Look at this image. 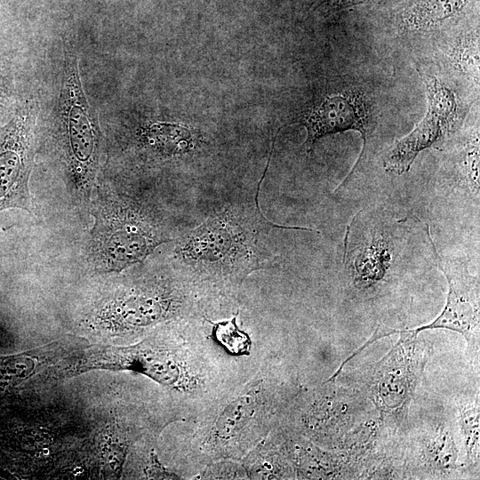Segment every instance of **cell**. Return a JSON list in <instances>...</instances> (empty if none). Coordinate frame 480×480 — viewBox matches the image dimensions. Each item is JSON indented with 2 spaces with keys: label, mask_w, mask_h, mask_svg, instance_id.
Segmentation results:
<instances>
[{
  "label": "cell",
  "mask_w": 480,
  "mask_h": 480,
  "mask_svg": "<svg viewBox=\"0 0 480 480\" xmlns=\"http://www.w3.org/2000/svg\"><path fill=\"white\" fill-rule=\"evenodd\" d=\"M268 164L269 159L252 199L225 207L180 237L175 244L177 271L214 300L233 299L250 274L268 268L276 260L272 232H318L276 224L263 214L258 196Z\"/></svg>",
  "instance_id": "6da1fadb"
},
{
  "label": "cell",
  "mask_w": 480,
  "mask_h": 480,
  "mask_svg": "<svg viewBox=\"0 0 480 480\" xmlns=\"http://www.w3.org/2000/svg\"><path fill=\"white\" fill-rule=\"evenodd\" d=\"M284 383L270 364L218 394L184 420L180 459L196 476L207 465L241 461L281 421L286 407Z\"/></svg>",
  "instance_id": "7a4b0ae2"
},
{
  "label": "cell",
  "mask_w": 480,
  "mask_h": 480,
  "mask_svg": "<svg viewBox=\"0 0 480 480\" xmlns=\"http://www.w3.org/2000/svg\"><path fill=\"white\" fill-rule=\"evenodd\" d=\"M93 216L90 253L101 271H120L140 262L168 241L154 214L131 197L101 196Z\"/></svg>",
  "instance_id": "3957f363"
},
{
  "label": "cell",
  "mask_w": 480,
  "mask_h": 480,
  "mask_svg": "<svg viewBox=\"0 0 480 480\" xmlns=\"http://www.w3.org/2000/svg\"><path fill=\"white\" fill-rule=\"evenodd\" d=\"M58 104L59 137L74 196L81 202L90 196L102 154V135L95 111L80 80L76 57L65 61Z\"/></svg>",
  "instance_id": "277c9868"
},
{
  "label": "cell",
  "mask_w": 480,
  "mask_h": 480,
  "mask_svg": "<svg viewBox=\"0 0 480 480\" xmlns=\"http://www.w3.org/2000/svg\"><path fill=\"white\" fill-rule=\"evenodd\" d=\"M36 116V104L27 100L0 127V212L12 208L31 212L28 182Z\"/></svg>",
  "instance_id": "5b68a950"
},
{
  "label": "cell",
  "mask_w": 480,
  "mask_h": 480,
  "mask_svg": "<svg viewBox=\"0 0 480 480\" xmlns=\"http://www.w3.org/2000/svg\"><path fill=\"white\" fill-rule=\"evenodd\" d=\"M425 232L437 268L448 282V294L442 313L430 324L414 329L402 330L409 336L416 337L425 330L446 329L457 332L468 340L473 349L478 348L479 341V279L468 269L462 259L446 258L436 247L428 224Z\"/></svg>",
  "instance_id": "8992f818"
},
{
  "label": "cell",
  "mask_w": 480,
  "mask_h": 480,
  "mask_svg": "<svg viewBox=\"0 0 480 480\" xmlns=\"http://www.w3.org/2000/svg\"><path fill=\"white\" fill-rule=\"evenodd\" d=\"M300 123L307 131L305 147L308 153H311L317 140L324 136L350 130L360 133L363 140L360 155L348 176L337 188H339L361 163L367 138L374 127L368 99L357 91H340L327 94L303 115Z\"/></svg>",
  "instance_id": "52a82bcc"
},
{
  "label": "cell",
  "mask_w": 480,
  "mask_h": 480,
  "mask_svg": "<svg viewBox=\"0 0 480 480\" xmlns=\"http://www.w3.org/2000/svg\"><path fill=\"white\" fill-rule=\"evenodd\" d=\"M454 129L436 114L427 109L412 131L396 140L386 152L383 157L385 171L397 175L407 172L422 150L428 148L441 150L443 143Z\"/></svg>",
  "instance_id": "ba28073f"
},
{
  "label": "cell",
  "mask_w": 480,
  "mask_h": 480,
  "mask_svg": "<svg viewBox=\"0 0 480 480\" xmlns=\"http://www.w3.org/2000/svg\"><path fill=\"white\" fill-rule=\"evenodd\" d=\"M282 421L241 460L248 479H273L289 476L287 444Z\"/></svg>",
  "instance_id": "9c48e42d"
},
{
  "label": "cell",
  "mask_w": 480,
  "mask_h": 480,
  "mask_svg": "<svg viewBox=\"0 0 480 480\" xmlns=\"http://www.w3.org/2000/svg\"><path fill=\"white\" fill-rule=\"evenodd\" d=\"M466 3L467 0H418L403 12L402 25L412 31L434 28L455 16Z\"/></svg>",
  "instance_id": "30bf717a"
},
{
  "label": "cell",
  "mask_w": 480,
  "mask_h": 480,
  "mask_svg": "<svg viewBox=\"0 0 480 480\" xmlns=\"http://www.w3.org/2000/svg\"><path fill=\"white\" fill-rule=\"evenodd\" d=\"M420 76L426 88L427 109L456 128L459 112L455 93L435 76L421 73Z\"/></svg>",
  "instance_id": "8fae6325"
},
{
  "label": "cell",
  "mask_w": 480,
  "mask_h": 480,
  "mask_svg": "<svg viewBox=\"0 0 480 480\" xmlns=\"http://www.w3.org/2000/svg\"><path fill=\"white\" fill-rule=\"evenodd\" d=\"M149 139L150 143L166 156L189 153L195 148L196 140L189 129L177 124L154 127Z\"/></svg>",
  "instance_id": "7c38bea8"
},
{
  "label": "cell",
  "mask_w": 480,
  "mask_h": 480,
  "mask_svg": "<svg viewBox=\"0 0 480 480\" xmlns=\"http://www.w3.org/2000/svg\"><path fill=\"white\" fill-rule=\"evenodd\" d=\"M455 69L478 83L479 78V37L473 32L458 38L449 53Z\"/></svg>",
  "instance_id": "4fadbf2b"
},
{
  "label": "cell",
  "mask_w": 480,
  "mask_h": 480,
  "mask_svg": "<svg viewBox=\"0 0 480 480\" xmlns=\"http://www.w3.org/2000/svg\"><path fill=\"white\" fill-rule=\"evenodd\" d=\"M10 71L5 60L0 59V109H2L10 96Z\"/></svg>",
  "instance_id": "5bb4252c"
},
{
  "label": "cell",
  "mask_w": 480,
  "mask_h": 480,
  "mask_svg": "<svg viewBox=\"0 0 480 480\" xmlns=\"http://www.w3.org/2000/svg\"><path fill=\"white\" fill-rule=\"evenodd\" d=\"M367 0H332V6L335 9H342L351 5L364 3Z\"/></svg>",
  "instance_id": "9a60e30c"
}]
</instances>
